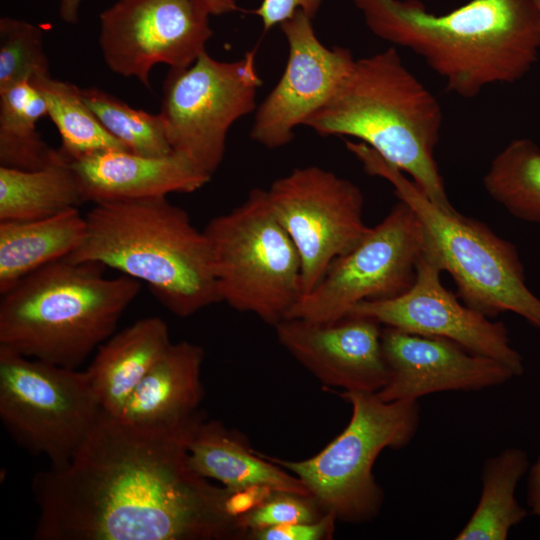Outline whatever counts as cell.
I'll return each mask as SVG.
<instances>
[{"mask_svg":"<svg viewBox=\"0 0 540 540\" xmlns=\"http://www.w3.org/2000/svg\"><path fill=\"white\" fill-rule=\"evenodd\" d=\"M381 344L388 379L376 394L386 402L418 401L446 391H480L516 377L505 364L443 338L384 326Z\"/></svg>","mask_w":540,"mask_h":540,"instance_id":"obj_16","label":"cell"},{"mask_svg":"<svg viewBox=\"0 0 540 540\" xmlns=\"http://www.w3.org/2000/svg\"><path fill=\"white\" fill-rule=\"evenodd\" d=\"M426 248L422 223L411 207L399 200L350 251L333 261L287 318L335 322L362 301L404 293L414 282L417 263Z\"/></svg>","mask_w":540,"mask_h":540,"instance_id":"obj_11","label":"cell"},{"mask_svg":"<svg viewBox=\"0 0 540 540\" xmlns=\"http://www.w3.org/2000/svg\"><path fill=\"white\" fill-rule=\"evenodd\" d=\"M527 502L532 513L540 518V456L529 470Z\"/></svg>","mask_w":540,"mask_h":540,"instance_id":"obj_33","label":"cell"},{"mask_svg":"<svg viewBox=\"0 0 540 540\" xmlns=\"http://www.w3.org/2000/svg\"><path fill=\"white\" fill-rule=\"evenodd\" d=\"M443 122L437 98L395 47L354 61L331 99L305 122L322 136H348L407 173L438 207L455 211L434 157Z\"/></svg>","mask_w":540,"mask_h":540,"instance_id":"obj_3","label":"cell"},{"mask_svg":"<svg viewBox=\"0 0 540 540\" xmlns=\"http://www.w3.org/2000/svg\"><path fill=\"white\" fill-rule=\"evenodd\" d=\"M210 15H223L238 10L237 0H197Z\"/></svg>","mask_w":540,"mask_h":540,"instance_id":"obj_34","label":"cell"},{"mask_svg":"<svg viewBox=\"0 0 540 540\" xmlns=\"http://www.w3.org/2000/svg\"><path fill=\"white\" fill-rule=\"evenodd\" d=\"M488 195L514 217L540 224V147L512 140L492 160L483 178Z\"/></svg>","mask_w":540,"mask_h":540,"instance_id":"obj_27","label":"cell"},{"mask_svg":"<svg viewBox=\"0 0 540 540\" xmlns=\"http://www.w3.org/2000/svg\"><path fill=\"white\" fill-rule=\"evenodd\" d=\"M279 26L289 46L287 64L257 108L250 131L251 138L268 149L293 140L295 128L331 99L355 61L349 49L325 47L312 19L301 10Z\"/></svg>","mask_w":540,"mask_h":540,"instance_id":"obj_15","label":"cell"},{"mask_svg":"<svg viewBox=\"0 0 540 540\" xmlns=\"http://www.w3.org/2000/svg\"><path fill=\"white\" fill-rule=\"evenodd\" d=\"M221 302L275 327L302 295L299 253L265 189L205 227Z\"/></svg>","mask_w":540,"mask_h":540,"instance_id":"obj_8","label":"cell"},{"mask_svg":"<svg viewBox=\"0 0 540 540\" xmlns=\"http://www.w3.org/2000/svg\"><path fill=\"white\" fill-rule=\"evenodd\" d=\"M540 15V0H534Z\"/></svg>","mask_w":540,"mask_h":540,"instance_id":"obj_36","label":"cell"},{"mask_svg":"<svg viewBox=\"0 0 540 540\" xmlns=\"http://www.w3.org/2000/svg\"><path fill=\"white\" fill-rule=\"evenodd\" d=\"M367 174L388 181L422 223L428 245L457 286V296L489 318L513 312L540 329V299L525 283L516 247L486 224L434 204L402 171L362 142L345 141Z\"/></svg>","mask_w":540,"mask_h":540,"instance_id":"obj_6","label":"cell"},{"mask_svg":"<svg viewBox=\"0 0 540 540\" xmlns=\"http://www.w3.org/2000/svg\"><path fill=\"white\" fill-rule=\"evenodd\" d=\"M529 468L526 452L508 447L489 457L482 469V490L477 506L456 540H505L512 527L527 511L521 507L515 490Z\"/></svg>","mask_w":540,"mask_h":540,"instance_id":"obj_24","label":"cell"},{"mask_svg":"<svg viewBox=\"0 0 540 540\" xmlns=\"http://www.w3.org/2000/svg\"><path fill=\"white\" fill-rule=\"evenodd\" d=\"M261 85L256 48L232 62L204 51L190 66L170 69L159 114L172 151L212 177L223 160L231 126L256 109Z\"/></svg>","mask_w":540,"mask_h":540,"instance_id":"obj_10","label":"cell"},{"mask_svg":"<svg viewBox=\"0 0 540 540\" xmlns=\"http://www.w3.org/2000/svg\"><path fill=\"white\" fill-rule=\"evenodd\" d=\"M188 459L197 474L229 489L265 487L312 496L298 477L255 452L244 435L217 420L205 418L197 425Z\"/></svg>","mask_w":540,"mask_h":540,"instance_id":"obj_20","label":"cell"},{"mask_svg":"<svg viewBox=\"0 0 540 540\" xmlns=\"http://www.w3.org/2000/svg\"><path fill=\"white\" fill-rule=\"evenodd\" d=\"M381 326L348 315L330 323L287 318L274 328L279 344L325 387L376 393L388 379Z\"/></svg>","mask_w":540,"mask_h":540,"instance_id":"obj_17","label":"cell"},{"mask_svg":"<svg viewBox=\"0 0 540 540\" xmlns=\"http://www.w3.org/2000/svg\"><path fill=\"white\" fill-rule=\"evenodd\" d=\"M350 404L346 428L318 454L301 461L265 456L298 477L325 512L337 520L364 523L381 511L384 492L373 474L386 448L401 449L416 435L418 401L381 400L374 392L343 391Z\"/></svg>","mask_w":540,"mask_h":540,"instance_id":"obj_7","label":"cell"},{"mask_svg":"<svg viewBox=\"0 0 540 540\" xmlns=\"http://www.w3.org/2000/svg\"><path fill=\"white\" fill-rule=\"evenodd\" d=\"M43 95L47 116L61 137L59 151L68 161L106 150H128L111 135L84 102L80 88L50 74L30 81ZM129 151V150H128Z\"/></svg>","mask_w":540,"mask_h":540,"instance_id":"obj_26","label":"cell"},{"mask_svg":"<svg viewBox=\"0 0 540 540\" xmlns=\"http://www.w3.org/2000/svg\"><path fill=\"white\" fill-rule=\"evenodd\" d=\"M327 512L313 496L273 491L262 503L238 519L244 538L253 530L301 522H315Z\"/></svg>","mask_w":540,"mask_h":540,"instance_id":"obj_30","label":"cell"},{"mask_svg":"<svg viewBox=\"0 0 540 540\" xmlns=\"http://www.w3.org/2000/svg\"><path fill=\"white\" fill-rule=\"evenodd\" d=\"M197 0H117L99 17V45L108 68L151 88L157 64L186 68L204 52L213 31Z\"/></svg>","mask_w":540,"mask_h":540,"instance_id":"obj_13","label":"cell"},{"mask_svg":"<svg viewBox=\"0 0 540 540\" xmlns=\"http://www.w3.org/2000/svg\"><path fill=\"white\" fill-rule=\"evenodd\" d=\"M83 202L66 158L30 171L0 166V221L48 218L78 208Z\"/></svg>","mask_w":540,"mask_h":540,"instance_id":"obj_23","label":"cell"},{"mask_svg":"<svg viewBox=\"0 0 540 540\" xmlns=\"http://www.w3.org/2000/svg\"><path fill=\"white\" fill-rule=\"evenodd\" d=\"M337 519L326 513L315 522H301L265 527L250 531L246 539L251 540H329L333 538Z\"/></svg>","mask_w":540,"mask_h":540,"instance_id":"obj_31","label":"cell"},{"mask_svg":"<svg viewBox=\"0 0 540 540\" xmlns=\"http://www.w3.org/2000/svg\"><path fill=\"white\" fill-rule=\"evenodd\" d=\"M94 262L54 261L1 294L0 346L78 369L110 338L138 296L140 281L108 278Z\"/></svg>","mask_w":540,"mask_h":540,"instance_id":"obj_5","label":"cell"},{"mask_svg":"<svg viewBox=\"0 0 540 540\" xmlns=\"http://www.w3.org/2000/svg\"><path fill=\"white\" fill-rule=\"evenodd\" d=\"M321 4L322 0H262L252 13L261 19L264 32H267L292 17L298 10L314 19Z\"/></svg>","mask_w":540,"mask_h":540,"instance_id":"obj_32","label":"cell"},{"mask_svg":"<svg viewBox=\"0 0 540 540\" xmlns=\"http://www.w3.org/2000/svg\"><path fill=\"white\" fill-rule=\"evenodd\" d=\"M85 233V215L78 208L43 219L0 221V293L70 255Z\"/></svg>","mask_w":540,"mask_h":540,"instance_id":"obj_22","label":"cell"},{"mask_svg":"<svg viewBox=\"0 0 540 540\" xmlns=\"http://www.w3.org/2000/svg\"><path fill=\"white\" fill-rule=\"evenodd\" d=\"M49 73L40 27L24 20L0 19V90Z\"/></svg>","mask_w":540,"mask_h":540,"instance_id":"obj_29","label":"cell"},{"mask_svg":"<svg viewBox=\"0 0 540 540\" xmlns=\"http://www.w3.org/2000/svg\"><path fill=\"white\" fill-rule=\"evenodd\" d=\"M205 418L152 427L103 410L68 464L34 475V539H244L226 510L228 489L189 464V441Z\"/></svg>","mask_w":540,"mask_h":540,"instance_id":"obj_1","label":"cell"},{"mask_svg":"<svg viewBox=\"0 0 540 540\" xmlns=\"http://www.w3.org/2000/svg\"><path fill=\"white\" fill-rule=\"evenodd\" d=\"M171 343L166 322L154 316L137 320L98 347L85 371L105 412L121 413Z\"/></svg>","mask_w":540,"mask_h":540,"instance_id":"obj_21","label":"cell"},{"mask_svg":"<svg viewBox=\"0 0 540 540\" xmlns=\"http://www.w3.org/2000/svg\"><path fill=\"white\" fill-rule=\"evenodd\" d=\"M82 0H60L59 16L68 23L75 24L79 18V8Z\"/></svg>","mask_w":540,"mask_h":540,"instance_id":"obj_35","label":"cell"},{"mask_svg":"<svg viewBox=\"0 0 540 540\" xmlns=\"http://www.w3.org/2000/svg\"><path fill=\"white\" fill-rule=\"evenodd\" d=\"M69 163L84 201L94 204L191 193L211 179L174 152L151 157L115 149Z\"/></svg>","mask_w":540,"mask_h":540,"instance_id":"obj_18","label":"cell"},{"mask_svg":"<svg viewBox=\"0 0 540 540\" xmlns=\"http://www.w3.org/2000/svg\"><path fill=\"white\" fill-rule=\"evenodd\" d=\"M301 260L302 295L367 233L364 197L352 181L318 166L294 168L266 189ZM301 295V296H302Z\"/></svg>","mask_w":540,"mask_h":540,"instance_id":"obj_12","label":"cell"},{"mask_svg":"<svg viewBox=\"0 0 540 540\" xmlns=\"http://www.w3.org/2000/svg\"><path fill=\"white\" fill-rule=\"evenodd\" d=\"M85 219L82 243L64 259L145 282L178 317L221 302L204 230L166 196L95 204Z\"/></svg>","mask_w":540,"mask_h":540,"instance_id":"obj_4","label":"cell"},{"mask_svg":"<svg viewBox=\"0 0 540 540\" xmlns=\"http://www.w3.org/2000/svg\"><path fill=\"white\" fill-rule=\"evenodd\" d=\"M352 2L375 36L421 56L463 98L517 82L539 59L534 0H471L441 15L420 0Z\"/></svg>","mask_w":540,"mask_h":540,"instance_id":"obj_2","label":"cell"},{"mask_svg":"<svg viewBox=\"0 0 540 540\" xmlns=\"http://www.w3.org/2000/svg\"><path fill=\"white\" fill-rule=\"evenodd\" d=\"M102 412L86 371L0 346V419L19 445L51 467L69 463Z\"/></svg>","mask_w":540,"mask_h":540,"instance_id":"obj_9","label":"cell"},{"mask_svg":"<svg viewBox=\"0 0 540 540\" xmlns=\"http://www.w3.org/2000/svg\"><path fill=\"white\" fill-rule=\"evenodd\" d=\"M439 260L428 245L421 255L413 284L402 294L362 301L348 315L373 319L383 326L455 342L471 353L495 359L516 376L524 372L522 356L511 347L504 323L458 300L441 282Z\"/></svg>","mask_w":540,"mask_h":540,"instance_id":"obj_14","label":"cell"},{"mask_svg":"<svg viewBox=\"0 0 540 540\" xmlns=\"http://www.w3.org/2000/svg\"><path fill=\"white\" fill-rule=\"evenodd\" d=\"M47 114L43 95L30 81L0 90V166L30 171L64 159L37 132Z\"/></svg>","mask_w":540,"mask_h":540,"instance_id":"obj_25","label":"cell"},{"mask_svg":"<svg viewBox=\"0 0 540 540\" xmlns=\"http://www.w3.org/2000/svg\"><path fill=\"white\" fill-rule=\"evenodd\" d=\"M80 92L105 129L130 152L151 157L173 152L160 114L132 108L99 88H80Z\"/></svg>","mask_w":540,"mask_h":540,"instance_id":"obj_28","label":"cell"},{"mask_svg":"<svg viewBox=\"0 0 540 540\" xmlns=\"http://www.w3.org/2000/svg\"><path fill=\"white\" fill-rule=\"evenodd\" d=\"M205 352L197 344L171 343L133 391L120 416L142 426L167 427L186 422L202 411L201 368Z\"/></svg>","mask_w":540,"mask_h":540,"instance_id":"obj_19","label":"cell"}]
</instances>
